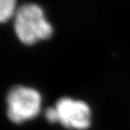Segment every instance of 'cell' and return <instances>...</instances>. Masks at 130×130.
<instances>
[{
	"label": "cell",
	"instance_id": "6da1fadb",
	"mask_svg": "<svg viewBox=\"0 0 130 130\" xmlns=\"http://www.w3.org/2000/svg\"><path fill=\"white\" fill-rule=\"evenodd\" d=\"M14 31L23 43L31 45L50 38L53 29L43 8L36 4H26L15 13Z\"/></svg>",
	"mask_w": 130,
	"mask_h": 130
},
{
	"label": "cell",
	"instance_id": "7a4b0ae2",
	"mask_svg": "<svg viewBox=\"0 0 130 130\" xmlns=\"http://www.w3.org/2000/svg\"><path fill=\"white\" fill-rule=\"evenodd\" d=\"M7 116L14 123H23L37 117L41 110L42 97L36 89L16 86L6 97Z\"/></svg>",
	"mask_w": 130,
	"mask_h": 130
},
{
	"label": "cell",
	"instance_id": "3957f363",
	"mask_svg": "<svg viewBox=\"0 0 130 130\" xmlns=\"http://www.w3.org/2000/svg\"><path fill=\"white\" fill-rule=\"evenodd\" d=\"M55 108L59 122L64 127L84 130L90 126L91 111L84 101L62 98L57 101Z\"/></svg>",
	"mask_w": 130,
	"mask_h": 130
},
{
	"label": "cell",
	"instance_id": "277c9868",
	"mask_svg": "<svg viewBox=\"0 0 130 130\" xmlns=\"http://www.w3.org/2000/svg\"><path fill=\"white\" fill-rule=\"evenodd\" d=\"M16 0H0V20L6 23L15 12Z\"/></svg>",
	"mask_w": 130,
	"mask_h": 130
},
{
	"label": "cell",
	"instance_id": "5b68a950",
	"mask_svg": "<svg viewBox=\"0 0 130 130\" xmlns=\"http://www.w3.org/2000/svg\"><path fill=\"white\" fill-rule=\"evenodd\" d=\"M45 117L46 119L48 120L50 123H56L59 122L58 119V113H57L56 108H48L45 111Z\"/></svg>",
	"mask_w": 130,
	"mask_h": 130
}]
</instances>
